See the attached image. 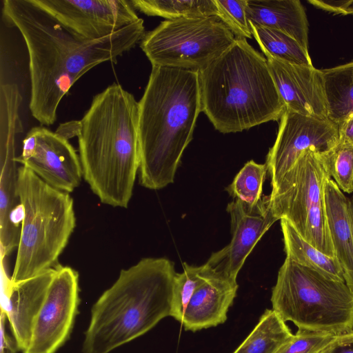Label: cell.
Here are the masks:
<instances>
[{"label": "cell", "mask_w": 353, "mask_h": 353, "mask_svg": "<svg viewBox=\"0 0 353 353\" xmlns=\"http://www.w3.org/2000/svg\"><path fill=\"white\" fill-rule=\"evenodd\" d=\"M3 14L22 35L29 57L32 117L49 126L57 119L63 97L74 83L97 65L117 60L145 35L143 20L97 40L81 39L32 0H3Z\"/></svg>", "instance_id": "6da1fadb"}, {"label": "cell", "mask_w": 353, "mask_h": 353, "mask_svg": "<svg viewBox=\"0 0 353 353\" xmlns=\"http://www.w3.org/2000/svg\"><path fill=\"white\" fill-rule=\"evenodd\" d=\"M139 101L119 83L96 94L79 121L83 177L100 201L126 208L140 166Z\"/></svg>", "instance_id": "7a4b0ae2"}, {"label": "cell", "mask_w": 353, "mask_h": 353, "mask_svg": "<svg viewBox=\"0 0 353 353\" xmlns=\"http://www.w3.org/2000/svg\"><path fill=\"white\" fill-rule=\"evenodd\" d=\"M202 112L198 71L152 66L139 101V183L159 190L174 182Z\"/></svg>", "instance_id": "3957f363"}, {"label": "cell", "mask_w": 353, "mask_h": 353, "mask_svg": "<svg viewBox=\"0 0 353 353\" xmlns=\"http://www.w3.org/2000/svg\"><path fill=\"white\" fill-rule=\"evenodd\" d=\"M176 273L165 258H144L121 270L91 309L82 352L110 353L170 316Z\"/></svg>", "instance_id": "277c9868"}, {"label": "cell", "mask_w": 353, "mask_h": 353, "mask_svg": "<svg viewBox=\"0 0 353 353\" xmlns=\"http://www.w3.org/2000/svg\"><path fill=\"white\" fill-rule=\"evenodd\" d=\"M199 74L202 112L220 132L277 121L285 111L266 58L246 39L236 37Z\"/></svg>", "instance_id": "5b68a950"}, {"label": "cell", "mask_w": 353, "mask_h": 353, "mask_svg": "<svg viewBox=\"0 0 353 353\" xmlns=\"http://www.w3.org/2000/svg\"><path fill=\"white\" fill-rule=\"evenodd\" d=\"M17 192L24 214L11 283L56 267L76 226L70 193L50 186L24 165L18 168Z\"/></svg>", "instance_id": "8992f818"}, {"label": "cell", "mask_w": 353, "mask_h": 353, "mask_svg": "<svg viewBox=\"0 0 353 353\" xmlns=\"http://www.w3.org/2000/svg\"><path fill=\"white\" fill-rule=\"evenodd\" d=\"M271 302L281 319L300 330L339 335L353 331V290L285 258Z\"/></svg>", "instance_id": "52a82bcc"}, {"label": "cell", "mask_w": 353, "mask_h": 353, "mask_svg": "<svg viewBox=\"0 0 353 353\" xmlns=\"http://www.w3.org/2000/svg\"><path fill=\"white\" fill-rule=\"evenodd\" d=\"M325 153L313 149L302 152L272 187L270 197L273 213L279 220H287L312 245L336 257L325 201V184L331 178Z\"/></svg>", "instance_id": "ba28073f"}, {"label": "cell", "mask_w": 353, "mask_h": 353, "mask_svg": "<svg viewBox=\"0 0 353 353\" xmlns=\"http://www.w3.org/2000/svg\"><path fill=\"white\" fill-rule=\"evenodd\" d=\"M236 37L217 17L165 20L145 33L140 47L152 66L201 71L220 57Z\"/></svg>", "instance_id": "9c48e42d"}, {"label": "cell", "mask_w": 353, "mask_h": 353, "mask_svg": "<svg viewBox=\"0 0 353 353\" xmlns=\"http://www.w3.org/2000/svg\"><path fill=\"white\" fill-rule=\"evenodd\" d=\"M79 303L78 272L58 264L23 353H55L70 336Z\"/></svg>", "instance_id": "30bf717a"}, {"label": "cell", "mask_w": 353, "mask_h": 353, "mask_svg": "<svg viewBox=\"0 0 353 353\" xmlns=\"http://www.w3.org/2000/svg\"><path fill=\"white\" fill-rule=\"evenodd\" d=\"M74 36L88 41L110 35L138 17L126 0H32Z\"/></svg>", "instance_id": "8fae6325"}, {"label": "cell", "mask_w": 353, "mask_h": 353, "mask_svg": "<svg viewBox=\"0 0 353 353\" xmlns=\"http://www.w3.org/2000/svg\"><path fill=\"white\" fill-rule=\"evenodd\" d=\"M339 141L338 125L330 119L306 117L285 109L265 162L272 187L305 150L313 149L325 153L334 148Z\"/></svg>", "instance_id": "7c38bea8"}, {"label": "cell", "mask_w": 353, "mask_h": 353, "mask_svg": "<svg viewBox=\"0 0 353 353\" xmlns=\"http://www.w3.org/2000/svg\"><path fill=\"white\" fill-rule=\"evenodd\" d=\"M16 161L50 186L68 193L80 185L83 178L79 155L68 139L44 127L28 132Z\"/></svg>", "instance_id": "4fadbf2b"}, {"label": "cell", "mask_w": 353, "mask_h": 353, "mask_svg": "<svg viewBox=\"0 0 353 353\" xmlns=\"http://www.w3.org/2000/svg\"><path fill=\"white\" fill-rule=\"evenodd\" d=\"M232 239L223 249L212 254L205 263L213 271L236 279L253 248L279 219L273 213L270 195L250 206L238 199L228 203Z\"/></svg>", "instance_id": "5bb4252c"}, {"label": "cell", "mask_w": 353, "mask_h": 353, "mask_svg": "<svg viewBox=\"0 0 353 353\" xmlns=\"http://www.w3.org/2000/svg\"><path fill=\"white\" fill-rule=\"evenodd\" d=\"M263 54L285 110L306 117L328 119L322 70L313 65L289 63Z\"/></svg>", "instance_id": "9a60e30c"}, {"label": "cell", "mask_w": 353, "mask_h": 353, "mask_svg": "<svg viewBox=\"0 0 353 353\" xmlns=\"http://www.w3.org/2000/svg\"><path fill=\"white\" fill-rule=\"evenodd\" d=\"M56 267L15 283L6 290L4 313L19 350L23 352L28 346L33 326L41 308Z\"/></svg>", "instance_id": "2e32d148"}, {"label": "cell", "mask_w": 353, "mask_h": 353, "mask_svg": "<svg viewBox=\"0 0 353 353\" xmlns=\"http://www.w3.org/2000/svg\"><path fill=\"white\" fill-rule=\"evenodd\" d=\"M210 269L208 278L196 290L186 308L181 322L186 330L196 332L223 323L236 297V279Z\"/></svg>", "instance_id": "e0dca14e"}, {"label": "cell", "mask_w": 353, "mask_h": 353, "mask_svg": "<svg viewBox=\"0 0 353 353\" xmlns=\"http://www.w3.org/2000/svg\"><path fill=\"white\" fill-rule=\"evenodd\" d=\"M245 12L250 23L279 30L309 52V23L299 0H247Z\"/></svg>", "instance_id": "ac0fdd59"}, {"label": "cell", "mask_w": 353, "mask_h": 353, "mask_svg": "<svg viewBox=\"0 0 353 353\" xmlns=\"http://www.w3.org/2000/svg\"><path fill=\"white\" fill-rule=\"evenodd\" d=\"M325 201L329 230L345 281L353 290V226L349 198L330 178L325 187Z\"/></svg>", "instance_id": "d6986e66"}, {"label": "cell", "mask_w": 353, "mask_h": 353, "mask_svg": "<svg viewBox=\"0 0 353 353\" xmlns=\"http://www.w3.org/2000/svg\"><path fill=\"white\" fill-rule=\"evenodd\" d=\"M16 157L14 144L1 145L0 238L2 258L18 247L20 237V231L10 222L12 212L20 203L17 192L18 168Z\"/></svg>", "instance_id": "ffe728a7"}, {"label": "cell", "mask_w": 353, "mask_h": 353, "mask_svg": "<svg viewBox=\"0 0 353 353\" xmlns=\"http://www.w3.org/2000/svg\"><path fill=\"white\" fill-rule=\"evenodd\" d=\"M281 227L287 258L330 278L345 281L343 271L336 257L327 256L317 250L303 239L287 220L281 219Z\"/></svg>", "instance_id": "44dd1931"}, {"label": "cell", "mask_w": 353, "mask_h": 353, "mask_svg": "<svg viewBox=\"0 0 353 353\" xmlns=\"http://www.w3.org/2000/svg\"><path fill=\"white\" fill-rule=\"evenodd\" d=\"M328 119L339 124L353 119V61L321 70Z\"/></svg>", "instance_id": "7402d4cb"}, {"label": "cell", "mask_w": 353, "mask_h": 353, "mask_svg": "<svg viewBox=\"0 0 353 353\" xmlns=\"http://www.w3.org/2000/svg\"><path fill=\"white\" fill-rule=\"evenodd\" d=\"M293 334L274 310H265L254 330L233 353H276Z\"/></svg>", "instance_id": "603a6c76"}, {"label": "cell", "mask_w": 353, "mask_h": 353, "mask_svg": "<svg viewBox=\"0 0 353 353\" xmlns=\"http://www.w3.org/2000/svg\"><path fill=\"white\" fill-rule=\"evenodd\" d=\"M130 2L135 10L166 20L218 15L214 0H130Z\"/></svg>", "instance_id": "cb8c5ba5"}, {"label": "cell", "mask_w": 353, "mask_h": 353, "mask_svg": "<svg viewBox=\"0 0 353 353\" xmlns=\"http://www.w3.org/2000/svg\"><path fill=\"white\" fill-rule=\"evenodd\" d=\"M250 24L253 37L263 53L289 63L313 65L309 52L289 35L275 29Z\"/></svg>", "instance_id": "d4e9b609"}, {"label": "cell", "mask_w": 353, "mask_h": 353, "mask_svg": "<svg viewBox=\"0 0 353 353\" xmlns=\"http://www.w3.org/2000/svg\"><path fill=\"white\" fill-rule=\"evenodd\" d=\"M210 274V269L206 263L201 266L183 263V272L176 273L174 279L171 316L182 322L190 299Z\"/></svg>", "instance_id": "484cf974"}, {"label": "cell", "mask_w": 353, "mask_h": 353, "mask_svg": "<svg viewBox=\"0 0 353 353\" xmlns=\"http://www.w3.org/2000/svg\"><path fill=\"white\" fill-rule=\"evenodd\" d=\"M268 172L266 164L253 160L247 162L237 173L226 190L234 199L250 206L256 205L262 199L263 185Z\"/></svg>", "instance_id": "4316f807"}, {"label": "cell", "mask_w": 353, "mask_h": 353, "mask_svg": "<svg viewBox=\"0 0 353 353\" xmlns=\"http://www.w3.org/2000/svg\"><path fill=\"white\" fill-rule=\"evenodd\" d=\"M325 161L338 187L344 192H353V145L338 143L325 153Z\"/></svg>", "instance_id": "83f0119b"}, {"label": "cell", "mask_w": 353, "mask_h": 353, "mask_svg": "<svg viewBox=\"0 0 353 353\" xmlns=\"http://www.w3.org/2000/svg\"><path fill=\"white\" fill-rule=\"evenodd\" d=\"M247 0H214L217 17L236 37L251 39L252 32L246 16Z\"/></svg>", "instance_id": "f1b7e54d"}, {"label": "cell", "mask_w": 353, "mask_h": 353, "mask_svg": "<svg viewBox=\"0 0 353 353\" xmlns=\"http://www.w3.org/2000/svg\"><path fill=\"white\" fill-rule=\"evenodd\" d=\"M336 336L298 329L276 353H319Z\"/></svg>", "instance_id": "f546056e"}, {"label": "cell", "mask_w": 353, "mask_h": 353, "mask_svg": "<svg viewBox=\"0 0 353 353\" xmlns=\"http://www.w3.org/2000/svg\"><path fill=\"white\" fill-rule=\"evenodd\" d=\"M307 2L334 14H352L353 0H308Z\"/></svg>", "instance_id": "4dcf8cb0"}, {"label": "cell", "mask_w": 353, "mask_h": 353, "mask_svg": "<svg viewBox=\"0 0 353 353\" xmlns=\"http://www.w3.org/2000/svg\"><path fill=\"white\" fill-rule=\"evenodd\" d=\"M319 353H353V331L336 335Z\"/></svg>", "instance_id": "1f68e13d"}, {"label": "cell", "mask_w": 353, "mask_h": 353, "mask_svg": "<svg viewBox=\"0 0 353 353\" xmlns=\"http://www.w3.org/2000/svg\"><path fill=\"white\" fill-rule=\"evenodd\" d=\"M337 125L339 143L353 145V119L343 121Z\"/></svg>", "instance_id": "d6a6232c"}, {"label": "cell", "mask_w": 353, "mask_h": 353, "mask_svg": "<svg viewBox=\"0 0 353 353\" xmlns=\"http://www.w3.org/2000/svg\"><path fill=\"white\" fill-rule=\"evenodd\" d=\"M4 314L1 312V353H15L19 350L15 341L12 339L7 334L4 330Z\"/></svg>", "instance_id": "836d02e7"}, {"label": "cell", "mask_w": 353, "mask_h": 353, "mask_svg": "<svg viewBox=\"0 0 353 353\" xmlns=\"http://www.w3.org/2000/svg\"><path fill=\"white\" fill-rule=\"evenodd\" d=\"M349 211L353 226V196L351 198H349Z\"/></svg>", "instance_id": "e575fe53"}, {"label": "cell", "mask_w": 353, "mask_h": 353, "mask_svg": "<svg viewBox=\"0 0 353 353\" xmlns=\"http://www.w3.org/2000/svg\"><path fill=\"white\" fill-rule=\"evenodd\" d=\"M352 14H353V6H352Z\"/></svg>", "instance_id": "d590c367"}]
</instances>
